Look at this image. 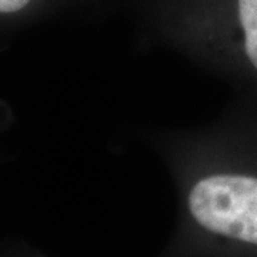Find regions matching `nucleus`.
<instances>
[{"mask_svg": "<svg viewBox=\"0 0 257 257\" xmlns=\"http://www.w3.org/2000/svg\"><path fill=\"white\" fill-rule=\"evenodd\" d=\"M179 226L165 257H257V103L167 146Z\"/></svg>", "mask_w": 257, "mask_h": 257, "instance_id": "1", "label": "nucleus"}, {"mask_svg": "<svg viewBox=\"0 0 257 257\" xmlns=\"http://www.w3.org/2000/svg\"><path fill=\"white\" fill-rule=\"evenodd\" d=\"M170 36L176 49L257 103V0H209Z\"/></svg>", "mask_w": 257, "mask_h": 257, "instance_id": "2", "label": "nucleus"}, {"mask_svg": "<svg viewBox=\"0 0 257 257\" xmlns=\"http://www.w3.org/2000/svg\"><path fill=\"white\" fill-rule=\"evenodd\" d=\"M36 0H0V15L12 16L28 10Z\"/></svg>", "mask_w": 257, "mask_h": 257, "instance_id": "3", "label": "nucleus"}]
</instances>
